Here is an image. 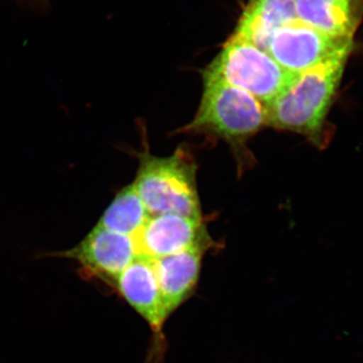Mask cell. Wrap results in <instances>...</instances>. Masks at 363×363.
Masks as SVG:
<instances>
[{"mask_svg": "<svg viewBox=\"0 0 363 363\" xmlns=\"http://www.w3.org/2000/svg\"><path fill=\"white\" fill-rule=\"evenodd\" d=\"M351 52H344L297 74L290 84L267 104V125L307 136L323 145L325 123L342 80Z\"/></svg>", "mask_w": 363, "mask_h": 363, "instance_id": "1", "label": "cell"}, {"mask_svg": "<svg viewBox=\"0 0 363 363\" xmlns=\"http://www.w3.org/2000/svg\"><path fill=\"white\" fill-rule=\"evenodd\" d=\"M133 184L150 215L171 213L202 219L195 162L185 152L178 150L162 157L145 152Z\"/></svg>", "mask_w": 363, "mask_h": 363, "instance_id": "2", "label": "cell"}, {"mask_svg": "<svg viewBox=\"0 0 363 363\" xmlns=\"http://www.w3.org/2000/svg\"><path fill=\"white\" fill-rule=\"evenodd\" d=\"M203 80L199 108L185 131L210 133L240 147L267 125V106L259 99L221 81Z\"/></svg>", "mask_w": 363, "mask_h": 363, "instance_id": "3", "label": "cell"}, {"mask_svg": "<svg viewBox=\"0 0 363 363\" xmlns=\"http://www.w3.org/2000/svg\"><path fill=\"white\" fill-rule=\"evenodd\" d=\"M296 74L285 70L267 51L231 37L203 73L250 93L264 105L272 101Z\"/></svg>", "mask_w": 363, "mask_h": 363, "instance_id": "4", "label": "cell"}, {"mask_svg": "<svg viewBox=\"0 0 363 363\" xmlns=\"http://www.w3.org/2000/svg\"><path fill=\"white\" fill-rule=\"evenodd\" d=\"M353 47L354 40L330 37L296 21L272 35L267 52L285 70L297 75L352 52Z\"/></svg>", "mask_w": 363, "mask_h": 363, "instance_id": "5", "label": "cell"}, {"mask_svg": "<svg viewBox=\"0 0 363 363\" xmlns=\"http://www.w3.org/2000/svg\"><path fill=\"white\" fill-rule=\"evenodd\" d=\"M64 255L77 260L86 276L114 281L140 252L133 236L96 225L77 247Z\"/></svg>", "mask_w": 363, "mask_h": 363, "instance_id": "6", "label": "cell"}, {"mask_svg": "<svg viewBox=\"0 0 363 363\" xmlns=\"http://www.w3.org/2000/svg\"><path fill=\"white\" fill-rule=\"evenodd\" d=\"M140 255L152 259L195 247H209L210 238L202 219L179 214L150 215L133 236Z\"/></svg>", "mask_w": 363, "mask_h": 363, "instance_id": "7", "label": "cell"}, {"mask_svg": "<svg viewBox=\"0 0 363 363\" xmlns=\"http://www.w3.org/2000/svg\"><path fill=\"white\" fill-rule=\"evenodd\" d=\"M113 283L121 297L145 318L152 330L161 331L169 316L164 309L154 259L138 255Z\"/></svg>", "mask_w": 363, "mask_h": 363, "instance_id": "8", "label": "cell"}, {"mask_svg": "<svg viewBox=\"0 0 363 363\" xmlns=\"http://www.w3.org/2000/svg\"><path fill=\"white\" fill-rule=\"evenodd\" d=\"M205 250L206 247H195L154 259L157 281L168 316L194 292Z\"/></svg>", "mask_w": 363, "mask_h": 363, "instance_id": "9", "label": "cell"}, {"mask_svg": "<svg viewBox=\"0 0 363 363\" xmlns=\"http://www.w3.org/2000/svg\"><path fill=\"white\" fill-rule=\"evenodd\" d=\"M301 23L339 39L354 40L363 21V0H295Z\"/></svg>", "mask_w": 363, "mask_h": 363, "instance_id": "10", "label": "cell"}, {"mask_svg": "<svg viewBox=\"0 0 363 363\" xmlns=\"http://www.w3.org/2000/svg\"><path fill=\"white\" fill-rule=\"evenodd\" d=\"M296 21L295 0H248L233 37L267 51L272 35Z\"/></svg>", "mask_w": 363, "mask_h": 363, "instance_id": "11", "label": "cell"}, {"mask_svg": "<svg viewBox=\"0 0 363 363\" xmlns=\"http://www.w3.org/2000/svg\"><path fill=\"white\" fill-rule=\"evenodd\" d=\"M150 215L133 184L124 187L105 210L97 226L126 235L135 236Z\"/></svg>", "mask_w": 363, "mask_h": 363, "instance_id": "12", "label": "cell"}]
</instances>
